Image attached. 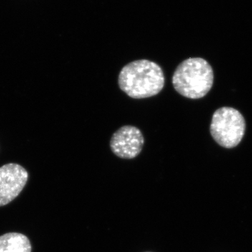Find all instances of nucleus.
I'll use <instances>...</instances> for the list:
<instances>
[{
	"instance_id": "nucleus-1",
	"label": "nucleus",
	"mask_w": 252,
	"mask_h": 252,
	"mask_svg": "<svg viewBox=\"0 0 252 252\" xmlns=\"http://www.w3.org/2000/svg\"><path fill=\"white\" fill-rule=\"evenodd\" d=\"M119 88L129 97L144 99L157 95L165 86V76L160 65L148 60L132 61L119 73Z\"/></svg>"
},
{
	"instance_id": "nucleus-2",
	"label": "nucleus",
	"mask_w": 252,
	"mask_h": 252,
	"mask_svg": "<svg viewBox=\"0 0 252 252\" xmlns=\"http://www.w3.org/2000/svg\"><path fill=\"white\" fill-rule=\"evenodd\" d=\"M175 91L189 99H200L211 90L214 83L213 69L202 58L185 60L176 68L172 79Z\"/></svg>"
},
{
	"instance_id": "nucleus-3",
	"label": "nucleus",
	"mask_w": 252,
	"mask_h": 252,
	"mask_svg": "<svg viewBox=\"0 0 252 252\" xmlns=\"http://www.w3.org/2000/svg\"><path fill=\"white\" fill-rule=\"evenodd\" d=\"M246 123L241 113L232 107L217 109L212 117L210 133L217 144L226 149L238 146L243 140Z\"/></svg>"
},
{
	"instance_id": "nucleus-4",
	"label": "nucleus",
	"mask_w": 252,
	"mask_h": 252,
	"mask_svg": "<svg viewBox=\"0 0 252 252\" xmlns=\"http://www.w3.org/2000/svg\"><path fill=\"white\" fill-rule=\"evenodd\" d=\"M144 136L140 129L132 126H124L118 129L110 140V148L117 157L132 159L142 152Z\"/></svg>"
},
{
	"instance_id": "nucleus-5",
	"label": "nucleus",
	"mask_w": 252,
	"mask_h": 252,
	"mask_svg": "<svg viewBox=\"0 0 252 252\" xmlns=\"http://www.w3.org/2000/svg\"><path fill=\"white\" fill-rule=\"evenodd\" d=\"M28 172L16 163L0 167V207L4 206L21 193L28 180Z\"/></svg>"
},
{
	"instance_id": "nucleus-6",
	"label": "nucleus",
	"mask_w": 252,
	"mask_h": 252,
	"mask_svg": "<svg viewBox=\"0 0 252 252\" xmlns=\"http://www.w3.org/2000/svg\"><path fill=\"white\" fill-rule=\"evenodd\" d=\"M32 246L26 235L18 233L0 236V252H31Z\"/></svg>"
},
{
	"instance_id": "nucleus-7",
	"label": "nucleus",
	"mask_w": 252,
	"mask_h": 252,
	"mask_svg": "<svg viewBox=\"0 0 252 252\" xmlns=\"http://www.w3.org/2000/svg\"></svg>"
}]
</instances>
